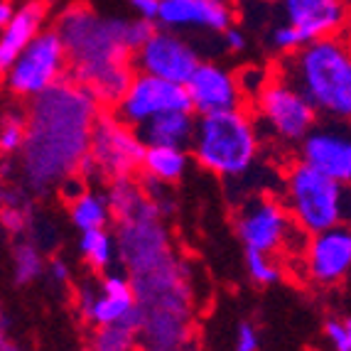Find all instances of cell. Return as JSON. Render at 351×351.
I'll use <instances>...</instances> for the list:
<instances>
[{"mask_svg": "<svg viewBox=\"0 0 351 351\" xmlns=\"http://www.w3.org/2000/svg\"><path fill=\"white\" fill-rule=\"evenodd\" d=\"M280 71L319 113L351 121V45L346 40L334 35L310 42L295 49Z\"/></svg>", "mask_w": 351, "mask_h": 351, "instance_id": "cell-1", "label": "cell"}, {"mask_svg": "<svg viewBox=\"0 0 351 351\" xmlns=\"http://www.w3.org/2000/svg\"><path fill=\"white\" fill-rule=\"evenodd\" d=\"M282 197L304 234H322L339 223L351 226V184L332 180L304 160L293 162L285 172Z\"/></svg>", "mask_w": 351, "mask_h": 351, "instance_id": "cell-2", "label": "cell"}, {"mask_svg": "<svg viewBox=\"0 0 351 351\" xmlns=\"http://www.w3.org/2000/svg\"><path fill=\"white\" fill-rule=\"evenodd\" d=\"M194 160L219 177H241L258 158V133L253 118L239 111L199 116L192 143Z\"/></svg>", "mask_w": 351, "mask_h": 351, "instance_id": "cell-3", "label": "cell"}, {"mask_svg": "<svg viewBox=\"0 0 351 351\" xmlns=\"http://www.w3.org/2000/svg\"><path fill=\"white\" fill-rule=\"evenodd\" d=\"M125 27L128 23L123 20H101L84 3L66 8L57 20V32L69 52V71L113 62H133L135 52L128 47Z\"/></svg>", "mask_w": 351, "mask_h": 351, "instance_id": "cell-4", "label": "cell"}, {"mask_svg": "<svg viewBox=\"0 0 351 351\" xmlns=\"http://www.w3.org/2000/svg\"><path fill=\"white\" fill-rule=\"evenodd\" d=\"M69 74V52L57 29L40 32L5 71V84L20 99H37Z\"/></svg>", "mask_w": 351, "mask_h": 351, "instance_id": "cell-5", "label": "cell"}, {"mask_svg": "<svg viewBox=\"0 0 351 351\" xmlns=\"http://www.w3.org/2000/svg\"><path fill=\"white\" fill-rule=\"evenodd\" d=\"M256 108L265 128L285 145H300L317 125L319 116L307 96L282 74L270 76L263 91L258 94Z\"/></svg>", "mask_w": 351, "mask_h": 351, "instance_id": "cell-6", "label": "cell"}, {"mask_svg": "<svg viewBox=\"0 0 351 351\" xmlns=\"http://www.w3.org/2000/svg\"><path fill=\"white\" fill-rule=\"evenodd\" d=\"M236 234L246 251L280 253L290 251L293 236L304 234L287 211L285 202L276 197H248L236 214Z\"/></svg>", "mask_w": 351, "mask_h": 351, "instance_id": "cell-7", "label": "cell"}, {"mask_svg": "<svg viewBox=\"0 0 351 351\" xmlns=\"http://www.w3.org/2000/svg\"><path fill=\"white\" fill-rule=\"evenodd\" d=\"M145 143L138 130L125 125L116 113H104L94 121L88 155L94 158L96 172L108 180H123L135 170H143Z\"/></svg>", "mask_w": 351, "mask_h": 351, "instance_id": "cell-8", "label": "cell"}, {"mask_svg": "<svg viewBox=\"0 0 351 351\" xmlns=\"http://www.w3.org/2000/svg\"><path fill=\"white\" fill-rule=\"evenodd\" d=\"M177 111H194L187 86L143 71L133 76L125 96L113 108V113L130 128H141L150 118Z\"/></svg>", "mask_w": 351, "mask_h": 351, "instance_id": "cell-9", "label": "cell"}, {"mask_svg": "<svg viewBox=\"0 0 351 351\" xmlns=\"http://www.w3.org/2000/svg\"><path fill=\"white\" fill-rule=\"evenodd\" d=\"M300 160L341 184H351V121L317 123L300 143Z\"/></svg>", "mask_w": 351, "mask_h": 351, "instance_id": "cell-10", "label": "cell"}, {"mask_svg": "<svg viewBox=\"0 0 351 351\" xmlns=\"http://www.w3.org/2000/svg\"><path fill=\"white\" fill-rule=\"evenodd\" d=\"M133 64L135 71H143V74L160 76V79L175 84H187L202 62L184 40L170 35V32H155L135 52Z\"/></svg>", "mask_w": 351, "mask_h": 351, "instance_id": "cell-11", "label": "cell"}, {"mask_svg": "<svg viewBox=\"0 0 351 351\" xmlns=\"http://www.w3.org/2000/svg\"><path fill=\"white\" fill-rule=\"evenodd\" d=\"M307 278L317 285H334L351 270V226L339 223L310 236L302 253Z\"/></svg>", "mask_w": 351, "mask_h": 351, "instance_id": "cell-12", "label": "cell"}, {"mask_svg": "<svg viewBox=\"0 0 351 351\" xmlns=\"http://www.w3.org/2000/svg\"><path fill=\"white\" fill-rule=\"evenodd\" d=\"M184 86L192 99L194 113L199 116L243 108V91H241L239 76L221 69L219 64L202 62Z\"/></svg>", "mask_w": 351, "mask_h": 351, "instance_id": "cell-13", "label": "cell"}, {"mask_svg": "<svg viewBox=\"0 0 351 351\" xmlns=\"http://www.w3.org/2000/svg\"><path fill=\"white\" fill-rule=\"evenodd\" d=\"M287 25L300 32L302 47L310 42L334 37L346 23L344 0H285Z\"/></svg>", "mask_w": 351, "mask_h": 351, "instance_id": "cell-14", "label": "cell"}, {"mask_svg": "<svg viewBox=\"0 0 351 351\" xmlns=\"http://www.w3.org/2000/svg\"><path fill=\"white\" fill-rule=\"evenodd\" d=\"M158 20L165 27L199 25L226 32L228 27H234V10L226 0H162Z\"/></svg>", "mask_w": 351, "mask_h": 351, "instance_id": "cell-15", "label": "cell"}, {"mask_svg": "<svg viewBox=\"0 0 351 351\" xmlns=\"http://www.w3.org/2000/svg\"><path fill=\"white\" fill-rule=\"evenodd\" d=\"M79 310L94 327H116V324H133L138 327V307H135V293L111 295L94 287H84L79 293Z\"/></svg>", "mask_w": 351, "mask_h": 351, "instance_id": "cell-16", "label": "cell"}, {"mask_svg": "<svg viewBox=\"0 0 351 351\" xmlns=\"http://www.w3.org/2000/svg\"><path fill=\"white\" fill-rule=\"evenodd\" d=\"M47 18V0H27L10 23L3 27V40H0V69L8 71L12 62L20 57L29 42L40 35V27Z\"/></svg>", "mask_w": 351, "mask_h": 351, "instance_id": "cell-17", "label": "cell"}, {"mask_svg": "<svg viewBox=\"0 0 351 351\" xmlns=\"http://www.w3.org/2000/svg\"><path fill=\"white\" fill-rule=\"evenodd\" d=\"M138 130L145 147L165 145V147H192L194 133H197V121L192 118V111L162 113V116L150 118Z\"/></svg>", "mask_w": 351, "mask_h": 351, "instance_id": "cell-18", "label": "cell"}, {"mask_svg": "<svg viewBox=\"0 0 351 351\" xmlns=\"http://www.w3.org/2000/svg\"><path fill=\"white\" fill-rule=\"evenodd\" d=\"M187 150L184 147H165L155 145L147 147L145 158H143V170H145L147 180L162 182V184H172L177 182L184 170H187Z\"/></svg>", "mask_w": 351, "mask_h": 351, "instance_id": "cell-19", "label": "cell"}, {"mask_svg": "<svg viewBox=\"0 0 351 351\" xmlns=\"http://www.w3.org/2000/svg\"><path fill=\"white\" fill-rule=\"evenodd\" d=\"M113 217L108 197L99 192H84L79 199L69 204V219L79 231H91V228H106L108 219Z\"/></svg>", "mask_w": 351, "mask_h": 351, "instance_id": "cell-20", "label": "cell"}, {"mask_svg": "<svg viewBox=\"0 0 351 351\" xmlns=\"http://www.w3.org/2000/svg\"><path fill=\"white\" fill-rule=\"evenodd\" d=\"M79 251H82L84 261L99 273H106L111 268L113 256H116V246L113 239L106 234V228H91V231H82L79 239Z\"/></svg>", "mask_w": 351, "mask_h": 351, "instance_id": "cell-21", "label": "cell"}, {"mask_svg": "<svg viewBox=\"0 0 351 351\" xmlns=\"http://www.w3.org/2000/svg\"><path fill=\"white\" fill-rule=\"evenodd\" d=\"M135 327L133 324H116V327H99L91 351H133Z\"/></svg>", "mask_w": 351, "mask_h": 351, "instance_id": "cell-22", "label": "cell"}, {"mask_svg": "<svg viewBox=\"0 0 351 351\" xmlns=\"http://www.w3.org/2000/svg\"><path fill=\"white\" fill-rule=\"evenodd\" d=\"M12 258H15V261H12V273H15V280H18L20 285L35 280L42 273V258H40V251L35 248V243H27V241L18 243L15 251H12Z\"/></svg>", "mask_w": 351, "mask_h": 351, "instance_id": "cell-23", "label": "cell"}, {"mask_svg": "<svg viewBox=\"0 0 351 351\" xmlns=\"http://www.w3.org/2000/svg\"><path fill=\"white\" fill-rule=\"evenodd\" d=\"M246 270L251 280L258 282V285H276L280 280V268L268 253L246 251Z\"/></svg>", "mask_w": 351, "mask_h": 351, "instance_id": "cell-24", "label": "cell"}, {"mask_svg": "<svg viewBox=\"0 0 351 351\" xmlns=\"http://www.w3.org/2000/svg\"><path fill=\"white\" fill-rule=\"evenodd\" d=\"M27 143V121L23 116H5L0 130V150L3 155H15Z\"/></svg>", "mask_w": 351, "mask_h": 351, "instance_id": "cell-25", "label": "cell"}, {"mask_svg": "<svg viewBox=\"0 0 351 351\" xmlns=\"http://www.w3.org/2000/svg\"><path fill=\"white\" fill-rule=\"evenodd\" d=\"M273 45L282 52H295V49L302 47V40H300V32L293 25H282V27L273 29Z\"/></svg>", "mask_w": 351, "mask_h": 351, "instance_id": "cell-26", "label": "cell"}, {"mask_svg": "<svg viewBox=\"0 0 351 351\" xmlns=\"http://www.w3.org/2000/svg\"><path fill=\"white\" fill-rule=\"evenodd\" d=\"M324 334L334 344L337 351H349V332H346V322L341 319H327L324 322Z\"/></svg>", "mask_w": 351, "mask_h": 351, "instance_id": "cell-27", "label": "cell"}, {"mask_svg": "<svg viewBox=\"0 0 351 351\" xmlns=\"http://www.w3.org/2000/svg\"><path fill=\"white\" fill-rule=\"evenodd\" d=\"M236 351H258V332L253 324L243 322L236 332Z\"/></svg>", "mask_w": 351, "mask_h": 351, "instance_id": "cell-28", "label": "cell"}, {"mask_svg": "<svg viewBox=\"0 0 351 351\" xmlns=\"http://www.w3.org/2000/svg\"><path fill=\"white\" fill-rule=\"evenodd\" d=\"M49 270V278H52L54 282H59V285H66V282L71 280V270H69V263L66 261H62V258H52L47 265Z\"/></svg>", "mask_w": 351, "mask_h": 351, "instance_id": "cell-29", "label": "cell"}, {"mask_svg": "<svg viewBox=\"0 0 351 351\" xmlns=\"http://www.w3.org/2000/svg\"><path fill=\"white\" fill-rule=\"evenodd\" d=\"M130 5L141 12L143 20H158L162 0H130Z\"/></svg>", "mask_w": 351, "mask_h": 351, "instance_id": "cell-30", "label": "cell"}, {"mask_svg": "<svg viewBox=\"0 0 351 351\" xmlns=\"http://www.w3.org/2000/svg\"><path fill=\"white\" fill-rule=\"evenodd\" d=\"M226 45H228V49H234V52H241V49L246 47V37H243V32L241 29H236V27H228L226 32Z\"/></svg>", "mask_w": 351, "mask_h": 351, "instance_id": "cell-31", "label": "cell"}, {"mask_svg": "<svg viewBox=\"0 0 351 351\" xmlns=\"http://www.w3.org/2000/svg\"><path fill=\"white\" fill-rule=\"evenodd\" d=\"M12 20V8H10V0H3L0 3V25L5 27L8 23Z\"/></svg>", "mask_w": 351, "mask_h": 351, "instance_id": "cell-32", "label": "cell"}, {"mask_svg": "<svg viewBox=\"0 0 351 351\" xmlns=\"http://www.w3.org/2000/svg\"><path fill=\"white\" fill-rule=\"evenodd\" d=\"M344 322H346V332H349V351H351V317L344 319Z\"/></svg>", "mask_w": 351, "mask_h": 351, "instance_id": "cell-33", "label": "cell"}]
</instances>
